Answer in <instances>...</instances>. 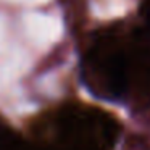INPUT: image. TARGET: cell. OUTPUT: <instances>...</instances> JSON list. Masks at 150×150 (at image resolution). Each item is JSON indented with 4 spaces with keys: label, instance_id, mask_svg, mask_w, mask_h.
Listing matches in <instances>:
<instances>
[{
    "label": "cell",
    "instance_id": "cell-1",
    "mask_svg": "<svg viewBox=\"0 0 150 150\" xmlns=\"http://www.w3.org/2000/svg\"><path fill=\"white\" fill-rule=\"evenodd\" d=\"M118 123L103 111L66 108L50 120L39 150H115Z\"/></svg>",
    "mask_w": 150,
    "mask_h": 150
}]
</instances>
